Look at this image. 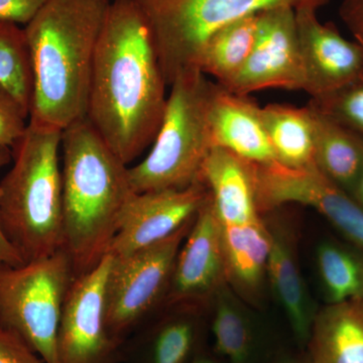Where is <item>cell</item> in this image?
<instances>
[{"label": "cell", "mask_w": 363, "mask_h": 363, "mask_svg": "<svg viewBox=\"0 0 363 363\" xmlns=\"http://www.w3.org/2000/svg\"><path fill=\"white\" fill-rule=\"evenodd\" d=\"M197 215V214H196ZM194 218L166 240L112 257L106 281L107 327L121 343L161 310L179 250Z\"/></svg>", "instance_id": "obj_8"}, {"label": "cell", "mask_w": 363, "mask_h": 363, "mask_svg": "<svg viewBox=\"0 0 363 363\" xmlns=\"http://www.w3.org/2000/svg\"><path fill=\"white\" fill-rule=\"evenodd\" d=\"M111 255L78 277L67 295L58 333L59 363H113L123 343L107 327L106 281Z\"/></svg>", "instance_id": "obj_10"}, {"label": "cell", "mask_w": 363, "mask_h": 363, "mask_svg": "<svg viewBox=\"0 0 363 363\" xmlns=\"http://www.w3.org/2000/svg\"><path fill=\"white\" fill-rule=\"evenodd\" d=\"M350 196L363 209V172L359 180L357 182V186H355L354 190L352 191Z\"/></svg>", "instance_id": "obj_34"}, {"label": "cell", "mask_w": 363, "mask_h": 363, "mask_svg": "<svg viewBox=\"0 0 363 363\" xmlns=\"http://www.w3.org/2000/svg\"><path fill=\"white\" fill-rule=\"evenodd\" d=\"M306 363H363V300L318 310Z\"/></svg>", "instance_id": "obj_21"}, {"label": "cell", "mask_w": 363, "mask_h": 363, "mask_svg": "<svg viewBox=\"0 0 363 363\" xmlns=\"http://www.w3.org/2000/svg\"><path fill=\"white\" fill-rule=\"evenodd\" d=\"M310 104L363 138V75L337 90L312 98Z\"/></svg>", "instance_id": "obj_27"}, {"label": "cell", "mask_w": 363, "mask_h": 363, "mask_svg": "<svg viewBox=\"0 0 363 363\" xmlns=\"http://www.w3.org/2000/svg\"><path fill=\"white\" fill-rule=\"evenodd\" d=\"M208 196L200 181L183 190L135 193L124 207L107 255H130L166 240L194 218Z\"/></svg>", "instance_id": "obj_12"}, {"label": "cell", "mask_w": 363, "mask_h": 363, "mask_svg": "<svg viewBox=\"0 0 363 363\" xmlns=\"http://www.w3.org/2000/svg\"><path fill=\"white\" fill-rule=\"evenodd\" d=\"M262 117L277 162L292 169L315 164L312 121L307 106L269 104L262 107Z\"/></svg>", "instance_id": "obj_23"}, {"label": "cell", "mask_w": 363, "mask_h": 363, "mask_svg": "<svg viewBox=\"0 0 363 363\" xmlns=\"http://www.w3.org/2000/svg\"><path fill=\"white\" fill-rule=\"evenodd\" d=\"M0 363H45L21 337L0 326Z\"/></svg>", "instance_id": "obj_29"}, {"label": "cell", "mask_w": 363, "mask_h": 363, "mask_svg": "<svg viewBox=\"0 0 363 363\" xmlns=\"http://www.w3.org/2000/svg\"><path fill=\"white\" fill-rule=\"evenodd\" d=\"M63 248L76 278L108 253L126 203L135 194L124 164L86 117L62 130Z\"/></svg>", "instance_id": "obj_3"}, {"label": "cell", "mask_w": 363, "mask_h": 363, "mask_svg": "<svg viewBox=\"0 0 363 363\" xmlns=\"http://www.w3.org/2000/svg\"><path fill=\"white\" fill-rule=\"evenodd\" d=\"M318 276L326 304L363 300V250L325 240L316 250Z\"/></svg>", "instance_id": "obj_24"}, {"label": "cell", "mask_w": 363, "mask_h": 363, "mask_svg": "<svg viewBox=\"0 0 363 363\" xmlns=\"http://www.w3.org/2000/svg\"><path fill=\"white\" fill-rule=\"evenodd\" d=\"M221 86L247 96L269 88L305 91L295 9L281 6L257 14V33L247 62L231 80Z\"/></svg>", "instance_id": "obj_11"}, {"label": "cell", "mask_w": 363, "mask_h": 363, "mask_svg": "<svg viewBox=\"0 0 363 363\" xmlns=\"http://www.w3.org/2000/svg\"><path fill=\"white\" fill-rule=\"evenodd\" d=\"M62 130L32 123L11 147L13 166L0 182V221L23 262L63 248Z\"/></svg>", "instance_id": "obj_4"}, {"label": "cell", "mask_w": 363, "mask_h": 363, "mask_svg": "<svg viewBox=\"0 0 363 363\" xmlns=\"http://www.w3.org/2000/svg\"><path fill=\"white\" fill-rule=\"evenodd\" d=\"M111 0H48L26 26L30 121L65 130L86 117L95 52Z\"/></svg>", "instance_id": "obj_2"}, {"label": "cell", "mask_w": 363, "mask_h": 363, "mask_svg": "<svg viewBox=\"0 0 363 363\" xmlns=\"http://www.w3.org/2000/svg\"><path fill=\"white\" fill-rule=\"evenodd\" d=\"M33 68L25 28L0 21V85L18 99L30 114Z\"/></svg>", "instance_id": "obj_26"}, {"label": "cell", "mask_w": 363, "mask_h": 363, "mask_svg": "<svg viewBox=\"0 0 363 363\" xmlns=\"http://www.w3.org/2000/svg\"><path fill=\"white\" fill-rule=\"evenodd\" d=\"M149 26L167 85L198 69L205 45L245 16L286 6L321 9L331 0H135Z\"/></svg>", "instance_id": "obj_6"}, {"label": "cell", "mask_w": 363, "mask_h": 363, "mask_svg": "<svg viewBox=\"0 0 363 363\" xmlns=\"http://www.w3.org/2000/svg\"><path fill=\"white\" fill-rule=\"evenodd\" d=\"M295 11L306 92L319 97L362 77V45L345 39L333 23H322L316 9L303 7Z\"/></svg>", "instance_id": "obj_14"}, {"label": "cell", "mask_w": 363, "mask_h": 363, "mask_svg": "<svg viewBox=\"0 0 363 363\" xmlns=\"http://www.w3.org/2000/svg\"><path fill=\"white\" fill-rule=\"evenodd\" d=\"M339 14L355 40L363 47V0H343Z\"/></svg>", "instance_id": "obj_31"}, {"label": "cell", "mask_w": 363, "mask_h": 363, "mask_svg": "<svg viewBox=\"0 0 363 363\" xmlns=\"http://www.w3.org/2000/svg\"><path fill=\"white\" fill-rule=\"evenodd\" d=\"M189 363H226L222 358L219 357L218 355L215 354L213 350L212 352H208L204 350H200L198 351L197 354L193 357Z\"/></svg>", "instance_id": "obj_33"}, {"label": "cell", "mask_w": 363, "mask_h": 363, "mask_svg": "<svg viewBox=\"0 0 363 363\" xmlns=\"http://www.w3.org/2000/svg\"><path fill=\"white\" fill-rule=\"evenodd\" d=\"M242 298L223 285L208 309L213 352L226 363H264L262 330Z\"/></svg>", "instance_id": "obj_20"}, {"label": "cell", "mask_w": 363, "mask_h": 363, "mask_svg": "<svg viewBox=\"0 0 363 363\" xmlns=\"http://www.w3.org/2000/svg\"><path fill=\"white\" fill-rule=\"evenodd\" d=\"M307 107L312 121L315 166L351 195L363 172V138L310 102Z\"/></svg>", "instance_id": "obj_22"}, {"label": "cell", "mask_w": 363, "mask_h": 363, "mask_svg": "<svg viewBox=\"0 0 363 363\" xmlns=\"http://www.w3.org/2000/svg\"><path fill=\"white\" fill-rule=\"evenodd\" d=\"M264 220L269 235L267 285L283 308L296 340L305 347L318 310L301 272L295 230L278 217L264 216Z\"/></svg>", "instance_id": "obj_15"}, {"label": "cell", "mask_w": 363, "mask_h": 363, "mask_svg": "<svg viewBox=\"0 0 363 363\" xmlns=\"http://www.w3.org/2000/svg\"><path fill=\"white\" fill-rule=\"evenodd\" d=\"M212 147L252 164L277 162L262 117V107L217 83L209 111Z\"/></svg>", "instance_id": "obj_16"}, {"label": "cell", "mask_w": 363, "mask_h": 363, "mask_svg": "<svg viewBox=\"0 0 363 363\" xmlns=\"http://www.w3.org/2000/svg\"><path fill=\"white\" fill-rule=\"evenodd\" d=\"M207 315L198 306H164L142 325L140 363L190 362L202 350Z\"/></svg>", "instance_id": "obj_19"}, {"label": "cell", "mask_w": 363, "mask_h": 363, "mask_svg": "<svg viewBox=\"0 0 363 363\" xmlns=\"http://www.w3.org/2000/svg\"><path fill=\"white\" fill-rule=\"evenodd\" d=\"M227 286L248 304L259 306L267 285L269 235L264 217L243 225H221Z\"/></svg>", "instance_id": "obj_18"}, {"label": "cell", "mask_w": 363, "mask_h": 363, "mask_svg": "<svg viewBox=\"0 0 363 363\" xmlns=\"http://www.w3.org/2000/svg\"><path fill=\"white\" fill-rule=\"evenodd\" d=\"M150 154L128 169L135 193L183 190L199 181L212 147L209 111L217 83L199 69L182 72L171 85Z\"/></svg>", "instance_id": "obj_5"}, {"label": "cell", "mask_w": 363, "mask_h": 363, "mask_svg": "<svg viewBox=\"0 0 363 363\" xmlns=\"http://www.w3.org/2000/svg\"><path fill=\"white\" fill-rule=\"evenodd\" d=\"M221 225H243L262 217L257 202L252 162L213 147L200 172Z\"/></svg>", "instance_id": "obj_17"}, {"label": "cell", "mask_w": 363, "mask_h": 363, "mask_svg": "<svg viewBox=\"0 0 363 363\" xmlns=\"http://www.w3.org/2000/svg\"><path fill=\"white\" fill-rule=\"evenodd\" d=\"M225 284L221 224L209 195L177 255L164 306L192 305L208 310Z\"/></svg>", "instance_id": "obj_13"}, {"label": "cell", "mask_w": 363, "mask_h": 363, "mask_svg": "<svg viewBox=\"0 0 363 363\" xmlns=\"http://www.w3.org/2000/svg\"><path fill=\"white\" fill-rule=\"evenodd\" d=\"M11 160H13V152L11 147H0V169L9 164ZM23 264L25 262L21 259V255L7 240L0 221V267L4 264L18 267Z\"/></svg>", "instance_id": "obj_32"}, {"label": "cell", "mask_w": 363, "mask_h": 363, "mask_svg": "<svg viewBox=\"0 0 363 363\" xmlns=\"http://www.w3.org/2000/svg\"><path fill=\"white\" fill-rule=\"evenodd\" d=\"M167 86L140 6L135 0H111L95 52L86 118L128 166L156 138Z\"/></svg>", "instance_id": "obj_1"}, {"label": "cell", "mask_w": 363, "mask_h": 363, "mask_svg": "<svg viewBox=\"0 0 363 363\" xmlns=\"http://www.w3.org/2000/svg\"><path fill=\"white\" fill-rule=\"evenodd\" d=\"M30 116L16 97L0 85V147H13L23 135Z\"/></svg>", "instance_id": "obj_28"}, {"label": "cell", "mask_w": 363, "mask_h": 363, "mask_svg": "<svg viewBox=\"0 0 363 363\" xmlns=\"http://www.w3.org/2000/svg\"><path fill=\"white\" fill-rule=\"evenodd\" d=\"M259 14V13H257ZM257 14L245 16L221 28L205 45L198 69L225 84L240 72L252 52Z\"/></svg>", "instance_id": "obj_25"}, {"label": "cell", "mask_w": 363, "mask_h": 363, "mask_svg": "<svg viewBox=\"0 0 363 363\" xmlns=\"http://www.w3.org/2000/svg\"><path fill=\"white\" fill-rule=\"evenodd\" d=\"M271 363H306V359H298V358H294L290 357H286L279 358L276 362H272Z\"/></svg>", "instance_id": "obj_35"}, {"label": "cell", "mask_w": 363, "mask_h": 363, "mask_svg": "<svg viewBox=\"0 0 363 363\" xmlns=\"http://www.w3.org/2000/svg\"><path fill=\"white\" fill-rule=\"evenodd\" d=\"M75 279L64 248L21 266L0 267V326L23 339L45 363H59L60 322Z\"/></svg>", "instance_id": "obj_7"}, {"label": "cell", "mask_w": 363, "mask_h": 363, "mask_svg": "<svg viewBox=\"0 0 363 363\" xmlns=\"http://www.w3.org/2000/svg\"><path fill=\"white\" fill-rule=\"evenodd\" d=\"M48 0H0V21L28 25Z\"/></svg>", "instance_id": "obj_30"}, {"label": "cell", "mask_w": 363, "mask_h": 363, "mask_svg": "<svg viewBox=\"0 0 363 363\" xmlns=\"http://www.w3.org/2000/svg\"><path fill=\"white\" fill-rule=\"evenodd\" d=\"M253 169L260 213L293 203L314 208L348 242L363 250L362 208L315 164L292 169L272 162L253 164Z\"/></svg>", "instance_id": "obj_9"}]
</instances>
